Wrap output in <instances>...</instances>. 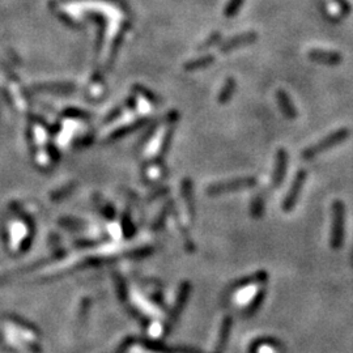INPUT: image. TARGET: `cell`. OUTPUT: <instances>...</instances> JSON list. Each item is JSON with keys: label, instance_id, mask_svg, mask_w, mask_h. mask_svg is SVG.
<instances>
[{"label": "cell", "instance_id": "cell-1", "mask_svg": "<svg viewBox=\"0 0 353 353\" xmlns=\"http://www.w3.org/2000/svg\"><path fill=\"white\" fill-rule=\"evenodd\" d=\"M348 136H349V130H347V129L336 130V131H334L333 134H330L328 136L323 137V139L319 140L318 143L313 144L312 147L305 149L304 153H302V157H304L305 160H312V158L317 157V156L321 155V153H323V152H326V151H328V149L334 148V147L338 146V144L343 143L345 139H348Z\"/></svg>", "mask_w": 353, "mask_h": 353}, {"label": "cell", "instance_id": "cell-2", "mask_svg": "<svg viewBox=\"0 0 353 353\" xmlns=\"http://www.w3.org/2000/svg\"><path fill=\"white\" fill-rule=\"evenodd\" d=\"M344 212L342 200H335L333 204V225H331V247L340 248L344 239Z\"/></svg>", "mask_w": 353, "mask_h": 353}, {"label": "cell", "instance_id": "cell-3", "mask_svg": "<svg viewBox=\"0 0 353 353\" xmlns=\"http://www.w3.org/2000/svg\"><path fill=\"white\" fill-rule=\"evenodd\" d=\"M306 175L307 173L305 172V170H300V172L296 174L295 181H293L292 186H290V190H289L288 195H286L285 200H284L283 203V210L285 211V212H289V211L295 207L296 203H297L298 196H300L301 194V189H302L305 179H306Z\"/></svg>", "mask_w": 353, "mask_h": 353}, {"label": "cell", "instance_id": "cell-4", "mask_svg": "<svg viewBox=\"0 0 353 353\" xmlns=\"http://www.w3.org/2000/svg\"><path fill=\"white\" fill-rule=\"evenodd\" d=\"M307 55H309V59H312L313 61L328 66H338L343 59V56L339 53H336V51H326V50L321 49L310 50Z\"/></svg>", "mask_w": 353, "mask_h": 353}, {"label": "cell", "instance_id": "cell-5", "mask_svg": "<svg viewBox=\"0 0 353 353\" xmlns=\"http://www.w3.org/2000/svg\"><path fill=\"white\" fill-rule=\"evenodd\" d=\"M255 39H257V34H255V33H245V34L236 35L234 38L229 39L228 42H225L224 45H221L220 50L224 51V53H228V51H231L232 49H237V47L253 44Z\"/></svg>", "mask_w": 353, "mask_h": 353}, {"label": "cell", "instance_id": "cell-6", "mask_svg": "<svg viewBox=\"0 0 353 353\" xmlns=\"http://www.w3.org/2000/svg\"><path fill=\"white\" fill-rule=\"evenodd\" d=\"M286 163H288V153L284 151V149H280L277 152V161H276V169H275V174H274V183L280 184L284 179V175L286 173Z\"/></svg>", "mask_w": 353, "mask_h": 353}, {"label": "cell", "instance_id": "cell-7", "mask_svg": "<svg viewBox=\"0 0 353 353\" xmlns=\"http://www.w3.org/2000/svg\"><path fill=\"white\" fill-rule=\"evenodd\" d=\"M277 99H279V105H280L285 117L289 118V119H295L297 117V110L295 109L293 103L290 102L288 94L283 91H279L277 92Z\"/></svg>", "mask_w": 353, "mask_h": 353}, {"label": "cell", "instance_id": "cell-8", "mask_svg": "<svg viewBox=\"0 0 353 353\" xmlns=\"http://www.w3.org/2000/svg\"><path fill=\"white\" fill-rule=\"evenodd\" d=\"M213 60H215V58H213L212 55L201 56V58L194 59V60H191V61H187L186 65H184V70H187V71L199 70V68H203V67H205V66L211 65Z\"/></svg>", "mask_w": 353, "mask_h": 353}, {"label": "cell", "instance_id": "cell-9", "mask_svg": "<svg viewBox=\"0 0 353 353\" xmlns=\"http://www.w3.org/2000/svg\"><path fill=\"white\" fill-rule=\"evenodd\" d=\"M233 91H234V80L229 79L228 81L225 82L221 93H220V101H222V102H224V101H226V99H228L229 97L232 96Z\"/></svg>", "mask_w": 353, "mask_h": 353}, {"label": "cell", "instance_id": "cell-10", "mask_svg": "<svg viewBox=\"0 0 353 353\" xmlns=\"http://www.w3.org/2000/svg\"><path fill=\"white\" fill-rule=\"evenodd\" d=\"M243 3V0H232L231 3L228 4V7H226V11H225V15L228 16V17H231V16L236 15L237 11H238V8L241 7V4Z\"/></svg>", "mask_w": 353, "mask_h": 353}, {"label": "cell", "instance_id": "cell-11", "mask_svg": "<svg viewBox=\"0 0 353 353\" xmlns=\"http://www.w3.org/2000/svg\"><path fill=\"white\" fill-rule=\"evenodd\" d=\"M220 37H221V35H220V33H215V34H212V35H211L210 38H208L207 41H205V44H203V45H201V46L199 47V49H200V50H205V49H208V47H210L211 45L216 44V42L219 41V39H220Z\"/></svg>", "mask_w": 353, "mask_h": 353}]
</instances>
